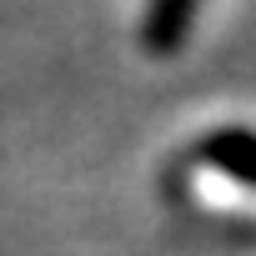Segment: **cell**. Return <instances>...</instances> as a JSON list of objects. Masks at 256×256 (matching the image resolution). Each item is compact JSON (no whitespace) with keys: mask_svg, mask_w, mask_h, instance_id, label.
I'll use <instances>...</instances> for the list:
<instances>
[{"mask_svg":"<svg viewBox=\"0 0 256 256\" xmlns=\"http://www.w3.org/2000/svg\"><path fill=\"white\" fill-rule=\"evenodd\" d=\"M196 6H201V0H151V6H146V46L156 56H171L186 40V30H191Z\"/></svg>","mask_w":256,"mask_h":256,"instance_id":"cell-1","label":"cell"},{"mask_svg":"<svg viewBox=\"0 0 256 256\" xmlns=\"http://www.w3.org/2000/svg\"><path fill=\"white\" fill-rule=\"evenodd\" d=\"M206 161H216L226 176L256 186V131H216L206 141Z\"/></svg>","mask_w":256,"mask_h":256,"instance_id":"cell-2","label":"cell"}]
</instances>
